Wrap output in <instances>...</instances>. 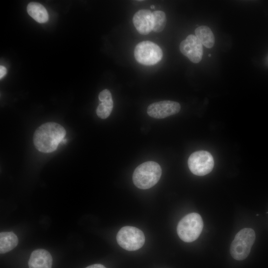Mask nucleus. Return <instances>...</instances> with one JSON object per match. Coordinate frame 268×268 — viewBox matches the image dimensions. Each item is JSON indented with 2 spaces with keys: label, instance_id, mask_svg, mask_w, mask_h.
<instances>
[{
  "label": "nucleus",
  "instance_id": "f257e3e1",
  "mask_svg": "<svg viewBox=\"0 0 268 268\" xmlns=\"http://www.w3.org/2000/svg\"><path fill=\"white\" fill-rule=\"evenodd\" d=\"M64 128L54 122L45 123L35 131L33 143L36 148L43 153L55 151L66 135Z\"/></svg>",
  "mask_w": 268,
  "mask_h": 268
},
{
  "label": "nucleus",
  "instance_id": "f03ea898",
  "mask_svg": "<svg viewBox=\"0 0 268 268\" xmlns=\"http://www.w3.org/2000/svg\"><path fill=\"white\" fill-rule=\"evenodd\" d=\"M162 174L160 166L154 161H147L137 166L133 175L134 185L140 189H148L159 180Z\"/></svg>",
  "mask_w": 268,
  "mask_h": 268
},
{
  "label": "nucleus",
  "instance_id": "7ed1b4c3",
  "mask_svg": "<svg viewBox=\"0 0 268 268\" xmlns=\"http://www.w3.org/2000/svg\"><path fill=\"white\" fill-rule=\"evenodd\" d=\"M201 215L195 212L189 213L182 218L178 224L177 231L180 238L186 242L195 241L203 228Z\"/></svg>",
  "mask_w": 268,
  "mask_h": 268
},
{
  "label": "nucleus",
  "instance_id": "20e7f679",
  "mask_svg": "<svg viewBox=\"0 0 268 268\" xmlns=\"http://www.w3.org/2000/svg\"><path fill=\"white\" fill-rule=\"evenodd\" d=\"M255 238V231L252 228H245L239 231L230 245L232 257L238 261L245 259L250 254Z\"/></svg>",
  "mask_w": 268,
  "mask_h": 268
},
{
  "label": "nucleus",
  "instance_id": "39448f33",
  "mask_svg": "<svg viewBox=\"0 0 268 268\" xmlns=\"http://www.w3.org/2000/svg\"><path fill=\"white\" fill-rule=\"evenodd\" d=\"M134 56L137 62L145 66L158 63L162 58L163 52L155 43L144 41L137 44L134 50Z\"/></svg>",
  "mask_w": 268,
  "mask_h": 268
},
{
  "label": "nucleus",
  "instance_id": "423d86ee",
  "mask_svg": "<svg viewBox=\"0 0 268 268\" xmlns=\"http://www.w3.org/2000/svg\"><path fill=\"white\" fill-rule=\"evenodd\" d=\"M118 244L128 251H135L141 248L145 242V236L140 229L133 226L122 227L118 232Z\"/></svg>",
  "mask_w": 268,
  "mask_h": 268
},
{
  "label": "nucleus",
  "instance_id": "0eeeda50",
  "mask_svg": "<svg viewBox=\"0 0 268 268\" xmlns=\"http://www.w3.org/2000/svg\"><path fill=\"white\" fill-rule=\"evenodd\" d=\"M189 168L194 174L202 176L210 173L214 167V159L208 151L199 150L193 153L189 157Z\"/></svg>",
  "mask_w": 268,
  "mask_h": 268
},
{
  "label": "nucleus",
  "instance_id": "6e6552de",
  "mask_svg": "<svg viewBox=\"0 0 268 268\" xmlns=\"http://www.w3.org/2000/svg\"><path fill=\"white\" fill-rule=\"evenodd\" d=\"M202 45L195 35L191 34L181 42L180 50L192 62L198 63L201 61L203 55Z\"/></svg>",
  "mask_w": 268,
  "mask_h": 268
},
{
  "label": "nucleus",
  "instance_id": "1a4fd4ad",
  "mask_svg": "<svg viewBox=\"0 0 268 268\" xmlns=\"http://www.w3.org/2000/svg\"><path fill=\"white\" fill-rule=\"evenodd\" d=\"M180 104L175 101L165 100L150 104L147 109L148 115L155 119H163L178 113Z\"/></svg>",
  "mask_w": 268,
  "mask_h": 268
},
{
  "label": "nucleus",
  "instance_id": "9d476101",
  "mask_svg": "<svg viewBox=\"0 0 268 268\" xmlns=\"http://www.w3.org/2000/svg\"><path fill=\"white\" fill-rule=\"evenodd\" d=\"M133 21L136 30L142 35H147L153 30V17L149 10L137 11L134 15Z\"/></svg>",
  "mask_w": 268,
  "mask_h": 268
},
{
  "label": "nucleus",
  "instance_id": "9b49d317",
  "mask_svg": "<svg viewBox=\"0 0 268 268\" xmlns=\"http://www.w3.org/2000/svg\"><path fill=\"white\" fill-rule=\"evenodd\" d=\"M53 259L50 253L44 249L33 251L28 262L29 268H52Z\"/></svg>",
  "mask_w": 268,
  "mask_h": 268
},
{
  "label": "nucleus",
  "instance_id": "f8f14e48",
  "mask_svg": "<svg viewBox=\"0 0 268 268\" xmlns=\"http://www.w3.org/2000/svg\"><path fill=\"white\" fill-rule=\"evenodd\" d=\"M98 98L101 103L97 108L96 114L99 118L104 119L110 116L113 108L112 95L110 91L106 89L99 93Z\"/></svg>",
  "mask_w": 268,
  "mask_h": 268
},
{
  "label": "nucleus",
  "instance_id": "ddd939ff",
  "mask_svg": "<svg viewBox=\"0 0 268 268\" xmlns=\"http://www.w3.org/2000/svg\"><path fill=\"white\" fill-rule=\"evenodd\" d=\"M28 14L37 22L43 23L49 19L48 12L44 6L40 3L31 2L27 6Z\"/></svg>",
  "mask_w": 268,
  "mask_h": 268
},
{
  "label": "nucleus",
  "instance_id": "4468645a",
  "mask_svg": "<svg viewBox=\"0 0 268 268\" xmlns=\"http://www.w3.org/2000/svg\"><path fill=\"white\" fill-rule=\"evenodd\" d=\"M17 236L12 232H1L0 233V252L7 253L14 249L18 244Z\"/></svg>",
  "mask_w": 268,
  "mask_h": 268
},
{
  "label": "nucleus",
  "instance_id": "2eb2a0df",
  "mask_svg": "<svg viewBox=\"0 0 268 268\" xmlns=\"http://www.w3.org/2000/svg\"><path fill=\"white\" fill-rule=\"evenodd\" d=\"M195 34L205 47L211 48L213 46L215 42L214 36L208 27L204 25L198 27L195 30Z\"/></svg>",
  "mask_w": 268,
  "mask_h": 268
},
{
  "label": "nucleus",
  "instance_id": "dca6fc26",
  "mask_svg": "<svg viewBox=\"0 0 268 268\" xmlns=\"http://www.w3.org/2000/svg\"><path fill=\"white\" fill-rule=\"evenodd\" d=\"M153 17V27L152 31L160 32L164 28L166 18L165 13L161 10H156L152 12Z\"/></svg>",
  "mask_w": 268,
  "mask_h": 268
},
{
  "label": "nucleus",
  "instance_id": "f3484780",
  "mask_svg": "<svg viewBox=\"0 0 268 268\" xmlns=\"http://www.w3.org/2000/svg\"><path fill=\"white\" fill-rule=\"evenodd\" d=\"M6 68L2 66H0V79L6 74Z\"/></svg>",
  "mask_w": 268,
  "mask_h": 268
},
{
  "label": "nucleus",
  "instance_id": "a211bd4d",
  "mask_svg": "<svg viewBox=\"0 0 268 268\" xmlns=\"http://www.w3.org/2000/svg\"><path fill=\"white\" fill-rule=\"evenodd\" d=\"M86 268H106L105 266L101 264H94L89 266Z\"/></svg>",
  "mask_w": 268,
  "mask_h": 268
},
{
  "label": "nucleus",
  "instance_id": "6ab92c4d",
  "mask_svg": "<svg viewBox=\"0 0 268 268\" xmlns=\"http://www.w3.org/2000/svg\"><path fill=\"white\" fill-rule=\"evenodd\" d=\"M150 7H151V8H154L155 7H154V5H151V6H150Z\"/></svg>",
  "mask_w": 268,
  "mask_h": 268
},
{
  "label": "nucleus",
  "instance_id": "aec40b11",
  "mask_svg": "<svg viewBox=\"0 0 268 268\" xmlns=\"http://www.w3.org/2000/svg\"><path fill=\"white\" fill-rule=\"evenodd\" d=\"M208 56H209V57H210V56H211V55H210V54H209V55H208Z\"/></svg>",
  "mask_w": 268,
  "mask_h": 268
}]
</instances>
